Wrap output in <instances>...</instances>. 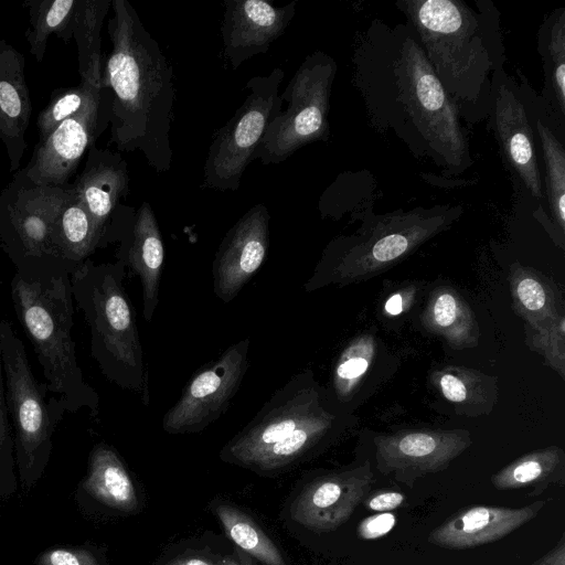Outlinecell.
I'll return each mask as SVG.
<instances>
[{"mask_svg":"<svg viewBox=\"0 0 565 565\" xmlns=\"http://www.w3.org/2000/svg\"><path fill=\"white\" fill-rule=\"evenodd\" d=\"M103 86L110 103V143L139 151L158 173L171 169L170 132L174 120L172 65L127 0H111Z\"/></svg>","mask_w":565,"mask_h":565,"instance_id":"1","label":"cell"},{"mask_svg":"<svg viewBox=\"0 0 565 565\" xmlns=\"http://www.w3.org/2000/svg\"><path fill=\"white\" fill-rule=\"evenodd\" d=\"M334 416L310 372L292 375L220 452L222 460L262 472L295 463L333 428Z\"/></svg>","mask_w":565,"mask_h":565,"instance_id":"2","label":"cell"},{"mask_svg":"<svg viewBox=\"0 0 565 565\" xmlns=\"http://www.w3.org/2000/svg\"><path fill=\"white\" fill-rule=\"evenodd\" d=\"M125 265L86 259L70 275L73 298L90 330V354L103 375L149 403L148 372L136 316L122 281Z\"/></svg>","mask_w":565,"mask_h":565,"instance_id":"3","label":"cell"},{"mask_svg":"<svg viewBox=\"0 0 565 565\" xmlns=\"http://www.w3.org/2000/svg\"><path fill=\"white\" fill-rule=\"evenodd\" d=\"M10 290L15 315L33 345L49 392L63 402L66 412L86 408L96 416L98 394L85 382L75 355L70 275L34 281L15 273Z\"/></svg>","mask_w":565,"mask_h":565,"instance_id":"4","label":"cell"},{"mask_svg":"<svg viewBox=\"0 0 565 565\" xmlns=\"http://www.w3.org/2000/svg\"><path fill=\"white\" fill-rule=\"evenodd\" d=\"M72 184H36L19 169L0 193V244L25 280L43 281L72 269L55 242V225Z\"/></svg>","mask_w":565,"mask_h":565,"instance_id":"5","label":"cell"},{"mask_svg":"<svg viewBox=\"0 0 565 565\" xmlns=\"http://www.w3.org/2000/svg\"><path fill=\"white\" fill-rule=\"evenodd\" d=\"M0 348L17 476L28 491L47 467L53 435L66 408L57 396L47 397L46 383L34 376L22 340L6 319L0 320Z\"/></svg>","mask_w":565,"mask_h":565,"instance_id":"6","label":"cell"},{"mask_svg":"<svg viewBox=\"0 0 565 565\" xmlns=\"http://www.w3.org/2000/svg\"><path fill=\"white\" fill-rule=\"evenodd\" d=\"M392 70L397 100L416 132L448 167L460 168L469 156L457 109L425 52L409 34L399 41Z\"/></svg>","mask_w":565,"mask_h":565,"instance_id":"7","label":"cell"},{"mask_svg":"<svg viewBox=\"0 0 565 565\" xmlns=\"http://www.w3.org/2000/svg\"><path fill=\"white\" fill-rule=\"evenodd\" d=\"M403 9L425 45L426 57L447 90L462 95L468 79L492 62L478 19L457 1H403Z\"/></svg>","mask_w":565,"mask_h":565,"instance_id":"8","label":"cell"},{"mask_svg":"<svg viewBox=\"0 0 565 565\" xmlns=\"http://www.w3.org/2000/svg\"><path fill=\"white\" fill-rule=\"evenodd\" d=\"M334 75L335 63L323 52H315L305 58L280 94L287 107L268 124L256 159L266 166L277 164L303 146L328 139Z\"/></svg>","mask_w":565,"mask_h":565,"instance_id":"9","label":"cell"},{"mask_svg":"<svg viewBox=\"0 0 565 565\" xmlns=\"http://www.w3.org/2000/svg\"><path fill=\"white\" fill-rule=\"evenodd\" d=\"M285 77L281 68L266 76L249 78L244 87L246 98L232 118L212 140L203 167L202 188L236 191L247 166L256 152L271 119L282 109L279 86Z\"/></svg>","mask_w":565,"mask_h":565,"instance_id":"10","label":"cell"},{"mask_svg":"<svg viewBox=\"0 0 565 565\" xmlns=\"http://www.w3.org/2000/svg\"><path fill=\"white\" fill-rule=\"evenodd\" d=\"M249 344L248 339L237 341L194 374L162 418L166 433H199L227 411L247 371Z\"/></svg>","mask_w":565,"mask_h":565,"instance_id":"11","label":"cell"},{"mask_svg":"<svg viewBox=\"0 0 565 565\" xmlns=\"http://www.w3.org/2000/svg\"><path fill=\"white\" fill-rule=\"evenodd\" d=\"M110 103L108 88L95 89L76 115L39 141L24 168L30 180L42 185H66L84 152L110 122Z\"/></svg>","mask_w":565,"mask_h":565,"instance_id":"12","label":"cell"},{"mask_svg":"<svg viewBox=\"0 0 565 565\" xmlns=\"http://www.w3.org/2000/svg\"><path fill=\"white\" fill-rule=\"evenodd\" d=\"M270 214L266 205L250 207L225 234L212 266L213 291L231 302L265 260L269 246Z\"/></svg>","mask_w":565,"mask_h":565,"instance_id":"13","label":"cell"},{"mask_svg":"<svg viewBox=\"0 0 565 565\" xmlns=\"http://www.w3.org/2000/svg\"><path fill=\"white\" fill-rule=\"evenodd\" d=\"M374 481L367 463L323 476L308 483L290 507L291 519L313 531L329 532L344 524Z\"/></svg>","mask_w":565,"mask_h":565,"instance_id":"14","label":"cell"},{"mask_svg":"<svg viewBox=\"0 0 565 565\" xmlns=\"http://www.w3.org/2000/svg\"><path fill=\"white\" fill-rule=\"evenodd\" d=\"M294 0L274 7L265 0H225L221 26L223 54L232 70L264 54L285 32L296 13Z\"/></svg>","mask_w":565,"mask_h":565,"instance_id":"15","label":"cell"},{"mask_svg":"<svg viewBox=\"0 0 565 565\" xmlns=\"http://www.w3.org/2000/svg\"><path fill=\"white\" fill-rule=\"evenodd\" d=\"M128 166L119 151L88 148L83 171L72 183L75 196L90 215L102 247L119 239L115 212L119 201L129 193Z\"/></svg>","mask_w":565,"mask_h":565,"instance_id":"16","label":"cell"},{"mask_svg":"<svg viewBox=\"0 0 565 565\" xmlns=\"http://www.w3.org/2000/svg\"><path fill=\"white\" fill-rule=\"evenodd\" d=\"M376 445L377 469L412 488L419 478L444 470L469 440L458 434L408 433Z\"/></svg>","mask_w":565,"mask_h":565,"instance_id":"17","label":"cell"},{"mask_svg":"<svg viewBox=\"0 0 565 565\" xmlns=\"http://www.w3.org/2000/svg\"><path fill=\"white\" fill-rule=\"evenodd\" d=\"M544 504L541 500L522 508H466L434 529L428 535V542L448 550H468L493 543L533 520Z\"/></svg>","mask_w":565,"mask_h":565,"instance_id":"18","label":"cell"},{"mask_svg":"<svg viewBox=\"0 0 565 565\" xmlns=\"http://www.w3.org/2000/svg\"><path fill=\"white\" fill-rule=\"evenodd\" d=\"M21 52L0 39V140L9 159V170L18 171L28 148L31 100Z\"/></svg>","mask_w":565,"mask_h":565,"instance_id":"19","label":"cell"},{"mask_svg":"<svg viewBox=\"0 0 565 565\" xmlns=\"http://www.w3.org/2000/svg\"><path fill=\"white\" fill-rule=\"evenodd\" d=\"M117 257L141 281L142 315L150 322L159 301V282L164 264V246L151 205L142 202L122 236Z\"/></svg>","mask_w":565,"mask_h":565,"instance_id":"20","label":"cell"},{"mask_svg":"<svg viewBox=\"0 0 565 565\" xmlns=\"http://www.w3.org/2000/svg\"><path fill=\"white\" fill-rule=\"evenodd\" d=\"M494 125L504 157L529 192L543 198L542 175L534 148L531 121L523 102L501 86L495 98Z\"/></svg>","mask_w":565,"mask_h":565,"instance_id":"21","label":"cell"},{"mask_svg":"<svg viewBox=\"0 0 565 565\" xmlns=\"http://www.w3.org/2000/svg\"><path fill=\"white\" fill-rule=\"evenodd\" d=\"M76 498H88L119 512H132L138 508L130 475L115 449L104 443L92 449L87 472L78 484Z\"/></svg>","mask_w":565,"mask_h":565,"instance_id":"22","label":"cell"},{"mask_svg":"<svg viewBox=\"0 0 565 565\" xmlns=\"http://www.w3.org/2000/svg\"><path fill=\"white\" fill-rule=\"evenodd\" d=\"M564 454L558 448H547L525 455L497 473L492 486L501 491L531 488L527 495H540L551 486H564Z\"/></svg>","mask_w":565,"mask_h":565,"instance_id":"23","label":"cell"},{"mask_svg":"<svg viewBox=\"0 0 565 565\" xmlns=\"http://www.w3.org/2000/svg\"><path fill=\"white\" fill-rule=\"evenodd\" d=\"M111 0H77L73 21V38L78 53L82 82L104 88L105 58L102 54V26Z\"/></svg>","mask_w":565,"mask_h":565,"instance_id":"24","label":"cell"},{"mask_svg":"<svg viewBox=\"0 0 565 565\" xmlns=\"http://www.w3.org/2000/svg\"><path fill=\"white\" fill-rule=\"evenodd\" d=\"M55 242L72 273L96 248L102 247L99 233L90 215L75 196L74 190L57 217Z\"/></svg>","mask_w":565,"mask_h":565,"instance_id":"25","label":"cell"},{"mask_svg":"<svg viewBox=\"0 0 565 565\" xmlns=\"http://www.w3.org/2000/svg\"><path fill=\"white\" fill-rule=\"evenodd\" d=\"M77 0H26L30 25L25 39L30 53L41 63L46 51L47 39L52 34L64 42L73 38V21Z\"/></svg>","mask_w":565,"mask_h":565,"instance_id":"26","label":"cell"},{"mask_svg":"<svg viewBox=\"0 0 565 565\" xmlns=\"http://www.w3.org/2000/svg\"><path fill=\"white\" fill-rule=\"evenodd\" d=\"M227 536L265 565H287L278 547L247 514L220 503L214 509Z\"/></svg>","mask_w":565,"mask_h":565,"instance_id":"27","label":"cell"},{"mask_svg":"<svg viewBox=\"0 0 565 565\" xmlns=\"http://www.w3.org/2000/svg\"><path fill=\"white\" fill-rule=\"evenodd\" d=\"M541 35L547 98L563 117L565 114V11L552 15Z\"/></svg>","mask_w":565,"mask_h":565,"instance_id":"28","label":"cell"},{"mask_svg":"<svg viewBox=\"0 0 565 565\" xmlns=\"http://www.w3.org/2000/svg\"><path fill=\"white\" fill-rule=\"evenodd\" d=\"M543 160L545 164V185L547 203L556 224L563 230L565 223V151L563 145L544 125L536 120Z\"/></svg>","mask_w":565,"mask_h":565,"instance_id":"29","label":"cell"},{"mask_svg":"<svg viewBox=\"0 0 565 565\" xmlns=\"http://www.w3.org/2000/svg\"><path fill=\"white\" fill-rule=\"evenodd\" d=\"M97 88L81 82L78 86L56 89L47 106L39 114V141H44L64 120L76 115Z\"/></svg>","mask_w":565,"mask_h":565,"instance_id":"30","label":"cell"},{"mask_svg":"<svg viewBox=\"0 0 565 565\" xmlns=\"http://www.w3.org/2000/svg\"><path fill=\"white\" fill-rule=\"evenodd\" d=\"M14 441L4 387L3 365L0 348V498H9L18 489Z\"/></svg>","mask_w":565,"mask_h":565,"instance_id":"31","label":"cell"},{"mask_svg":"<svg viewBox=\"0 0 565 565\" xmlns=\"http://www.w3.org/2000/svg\"><path fill=\"white\" fill-rule=\"evenodd\" d=\"M34 565H105L103 554L90 545H55L41 552Z\"/></svg>","mask_w":565,"mask_h":565,"instance_id":"32","label":"cell"},{"mask_svg":"<svg viewBox=\"0 0 565 565\" xmlns=\"http://www.w3.org/2000/svg\"><path fill=\"white\" fill-rule=\"evenodd\" d=\"M416 232H413L411 235L393 233L380 238L372 247L373 258L377 262H390L399 257L411 245V237Z\"/></svg>","mask_w":565,"mask_h":565,"instance_id":"33","label":"cell"},{"mask_svg":"<svg viewBox=\"0 0 565 565\" xmlns=\"http://www.w3.org/2000/svg\"><path fill=\"white\" fill-rule=\"evenodd\" d=\"M395 525V514L391 512L375 513L359 522L356 533L361 540L372 541L385 536Z\"/></svg>","mask_w":565,"mask_h":565,"instance_id":"34","label":"cell"},{"mask_svg":"<svg viewBox=\"0 0 565 565\" xmlns=\"http://www.w3.org/2000/svg\"><path fill=\"white\" fill-rule=\"evenodd\" d=\"M518 296L522 305L531 311L540 310L544 307L546 296L543 287L533 278H524L518 285Z\"/></svg>","mask_w":565,"mask_h":565,"instance_id":"35","label":"cell"},{"mask_svg":"<svg viewBox=\"0 0 565 565\" xmlns=\"http://www.w3.org/2000/svg\"><path fill=\"white\" fill-rule=\"evenodd\" d=\"M405 495L398 491H377L370 494L363 502L364 507L377 513L391 512L398 509L405 502Z\"/></svg>","mask_w":565,"mask_h":565,"instance_id":"36","label":"cell"},{"mask_svg":"<svg viewBox=\"0 0 565 565\" xmlns=\"http://www.w3.org/2000/svg\"><path fill=\"white\" fill-rule=\"evenodd\" d=\"M345 358L340 361L335 370V377L339 382L352 381L364 374L369 367V360L363 356Z\"/></svg>","mask_w":565,"mask_h":565,"instance_id":"37","label":"cell"},{"mask_svg":"<svg viewBox=\"0 0 565 565\" xmlns=\"http://www.w3.org/2000/svg\"><path fill=\"white\" fill-rule=\"evenodd\" d=\"M457 301L450 294L440 295L434 306V318L438 326L449 327L457 317Z\"/></svg>","mask_w":565,"mask_h":565,"instance_id":"38","label":"cell"},{"mask_svg":"<svg viewBox=\"0 0 565 565\" xmlns=\"http://www.w3.org/2000/svg\"><path fill=\"white\" fill-rule=\"evenodd\" d=\"M439 385L445 397L451 402H462L467 397L465 384L452 374H444L440 377Z\"/></svg>","mask_w":565,"mask_h":565,"instance_id":"39","label":"cell"},{"mask_svg":"<svg viewBox=\"0 0 565 565\" xmlns=\"http://www.w3.org/2000/svg\"><path fill=\"white\" fill-rule=\"evenodd\" d=\"M532 565H565V535L562 534L557 544Z\"/></svg>","mask_w":565,"mask_h":565,"instance_id":"40","label":"cell"},{"mask_svg":"<svg viewBox=\"0 0 565 565\" xmlns=\"http://www.w3.org/2000/svg\"><path fill=\"white\" fill-rule=\"evenodd\" d=\"M168 565H218L214 564L213 562L200 558V557H183V558H177L172 562H170Z\"/></svg>","mask_w":565,"mask_h":565,"instance_id":"41","label":"cell"},{"mask_svg":"<svg viewBox=\"0 0 565 565\" xmlns=\"http://www.w3.org/2000/svg\"><path fill=\"white\" fill-rule=\"evenodd\" d=\"M385 310L391 315H398L403 310V300L401 295H393L385 305Z\"/></svg>","mask_w":565,"mask_h":565,"instance_id":"42","label":"cell"},{"mask_svg":"<svg viewBox=\"0 0 565 565\" xmlns=\"http://www.w3.org/2000/svg\"><path fill=\"white\" fill-rule=\"evenodd\" d=\"M227 556L222 558L218 565H249L247 562L243 561V557Z\"/></svg>","mask_w":565,"mask_h":565,"instance_id":"43","label":"cell"},{"mask_svg":"<svg viewBox=\"0 0 565 565\" xmlns=\"http://www.w3.org/2000/svg\"><path fill=\"white\" fill-rule=\"evenodd\" d=\"M385 565H394V564H385Z\"/></svg>","mask_w":565,"mask_h":565,"instance_id":"44","label":"cell"}]
</instances>
